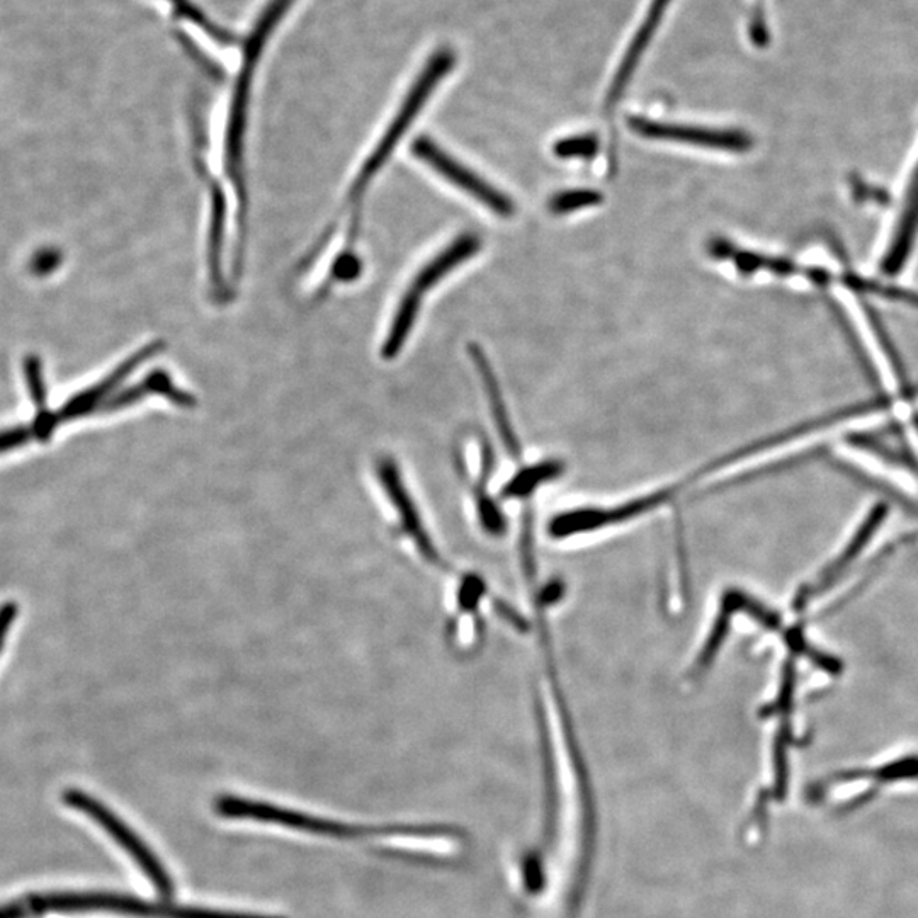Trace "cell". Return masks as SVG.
I'll return each mask as SVG.
<instances>
[{"instance_id": "cell-1", "label": "cell", "mask_w": 918, "mask_h": 918, "mask_svg": "<svg viewBox=\"0 0 918 918\" xmlns=\"http://www.w3.org/2000/svg\"><path fill=\"white\" fill-rule=\"evenodd\" d=\"M294 0H269L262 14L255 22L254 30L249 37L244 50V62L240 67L239 79H236L235 91L230 104L229 123H226L225 137V169L235 189L239 200L240 213V240L244 242L245 222H248V189H245V130H248L249 102H251L252 80L255 69L259 65L262 51L269 38L276 30V26L283 21L286 12L290 11Z\"/></svg>"}, {"instance_id": "cell-2", "label": "cell", "mask_w": 918, "mask_h": 918, "mask_svg": "<svg viewBox=\"0 0 918 918\" xmlns=\"http://www.w3.org/2000/svg\"><path fill=\"white\" fill-rule=\"evenodd\" d=\"M453 67L454 56L450 50L437 51L436 56L428 60L427 65L424 67L421 75H418L411 91H408L407 98L403 101L399 113L393 118L392 123L386 128L385 134H383L380 142H377L376 149L370 153L366 162L361 165L360 172H357L353 184H351V189H349L345 206L353 208L357 213L361 203H363L364 194H366L367 188L371 185V181L380 174L383 165L389 162L400 140L403 139V134L407 133L408 128H411L415 118L421 113L422 108H424L427 99L431 98L432 92L436 91L441 80L446 79L447 73L451 72Z\"/></svg>"}, {"instance_id": "cell-3", "label": "cell", "mask_w": 918, "mask_h": 918, "mask_svg": "<svg viewBox=\"0 0 918 918\" xmlns=\"http://www.w3.org/2000/svg\"><path fill=\"white\" fill-rule=\"evenodd\" d=\"M480 249H482V242L478 236L465 233V235L457 236L453 244L447 245L441 254L418 271L393 315L392 325L382 345L383 360L390 361L399 356L414 329L424 294L436 286L457 265L478 254Z\"/></svg>"}, {"instance_id": "cell-4", "label": "cell", "mask_w": 918, "mask_h": 918, "mask_svg": "<svg viewBox=\"0 0 918 918\" xmlns=\"http://www.w3.org/2000/svg\"><path fill=\"white\" fill-rule=\"evenodd\" d=\"M41 908L43 911H113V914L140 918H284L276 917V915L152 904V901L139 900V898L111 894L50 895V897L41 898Z\"/></svg>"}, {"instance_id": "cell-5", "label": "cell", "mask_w": 918, "mask_h": 918, "mask_svg": "<svg viewBox=\"0 0 918 918\" xmlns=\"http://www.w3.org/2000/svg\"><path fill=\"white\" fill-rule=\"evenodd\" d=\"M67 805L75 808L77 811L91 817L99 827L104 828L110 834L111 839L128 854L133 857L134 862L145 872L147 878L152 882L153 888L159 891L164 898H171L174 894V882L171 876L165 871L164 866L160 862L159 857L152 853L149 846L140 839L139 835L134 834L118 815H114L108 806L102 805L98 799L79 789H70L63 796Z\"/></svg>"}, {"instance_id": "cell-6", "label": "cell", "mask_w": 918, "mask_h": 918, "mask_svg": "<svg viewBox=\"0 0 918 918\" xmlns=\"http://www.w3.org/2000/svg\"><path fill=\"white\" fill-rule=\"evenodd\" d=\"M216 811L225 818L236 820H255L262 824L280 825L291 830L306 831V834L331 835L345 839L357 834L356 828L339 824V821L325 820V818L312 817V815L283 808V806L271 805V803L254 801V799L235 798V796H222L216 801Z\"/></svg>"}, {"instance_id": "cell-7", "label": "cell", "mask_w": 918, "mask_h": 918, "mask_svg": "<svg viewBox=\"0 0 918 918\" xmlns=\"http://www.w3.org/2000/svg\"><path fill=\"white\" fill-rule=\"evenodd\" d=\"M412 152H414V155L417 157L418 160H422L424 164L431 165L437 174L447 179L451 184L463 189L465 193L472 194L475 200L491 208V210L494 211L495 214H498V216H502V219H511L514 211H516V206L512 203L511 198L505 196V194L501 193L494 185L488 184L487 181H483L475 172L470 171L465 165L454 160L453 157L447 155V153L441 150L431 139L422 137V139L415 140L414 145H412Z\"/></svg>"}, {"instance_id": "cell-8", "label": "cell", "mask_w": 918, "mask_h": 918, "mask_svg": "<svg viewBox=\"0 0 918 918\" xmlns=\"http://www.w3.org/2000/svg\"><path fill=\"white\" fill-rule=\"evenodd\" d=\"M628 127L643 139L670 140V142L690 143V145L726 150V152H747L754 145L750 137L744 131L660 123V121L645 120V118H629Z\"/></svg>"}, {"instance_id": "cell-9", "label": "cell", "mask_w": 918, "mask_h": 918, "mask_svg": "<svg viewBox=\"0 0 918 918\" xmlns=\"http://www.w3.org/2000/svg\"><path fill=\"white\" fill-rule=\"evenodd\" d=\"M160 351H162V344H160V342L145 345V347L140 349L139 353L131 356L130 360L124 361L110 376L99 382L98 385L80 392L79 395L72 396L59 412H56L59 424L73 421V418L84 417V415L92 414V412H101L102 405L113 396L118 386H120L140 364L145 363L147 360L155 356Z\"/></svg>"}, {"instance_id": "cell-10", "label": "cell", "mask_w": 918, "mask_h": 918, "mask_svg": "<svg viewBox=\"0 0 918 918\" xmlns=\"http://www.w3.org/2000/svg\"><path fill=\"white\" fill-rule=\"evenodd\" d=\"M377 476H380V482H382L383 491L389 495L393 507L399 512L400 521H402L400 527L403 526V533L412 536V539L417 543L425 558L437 562L440 556H437L436 549L432 548L428 537L425 536L424 529H422L417 512L414 511V505H412L411 498H408L407 492H405V487L402 485L403 482L400 480L399 468H396L393 460H390V457L380 460V463H377Z\"/></svg>"}, {"instance_id": "cell-11", "label": "cell", "mask_w": 918, "mask_h": 918, "mask_svg": "<svg viewBox=\"0 0 918 918\" xmlns=\"http://www.w3.org/2000/svg\"><path fill=\"white\" fill-rule=\"evenodd\" d=\"M668 2H670V0H654V2H652V8L650 11H648V16L645 18V22H643L642 28H639L638 34H636L635 40H633L632 47H629L628 51H626L625 59H623L619 70H617L616 75H614L609 94H607V105H609V108H614V105L617 104V101H619V99L623 98V94H625L626 85L629 84V80H632L633 73H635L636 67H638L639 60H642L646 47H648L652 38H654L655 31H657L658 24H660L662 16H664L665 9H667Z\"/></svg>"}, {"instance_id": "cell-12", "label": "cell", "mask_w": 918, "mask_h": 918, "mask_svg": "<svg viewBox=\"0 0 918 918\" xmlns=\"http://www.w3.org/2000/svg\"><path fill=\"white\" fill-rule=\"evenodd\" d=\"M885 505H878V507L872 508L871 514H869L868 519H866V523H864L862 526H860V529L857 531L853 543L847 545V548L844 549V553L839 556V558L831 562L830 565L821 572L818 584L814 585V587H809L808 591L799 592V596L796 597L795 603L798 609H803L808 601H811L815 596L821 594V591H824L825 587H828V585L835 581V577H837L840 572L846 571V566L849 565V563L853 562L857 555H859L860 548L869 542V536L878 529V526L881 524V521L885 519Z\"/></svg>"}, {"instance_id": "cell-13", "label": "cell", "mask_w": 918, "mask_h": 918, "mask_svg": "<svg viewBox=\"0 0 918 918\" xmlns=\"http://www.w3.org/2000/svg\"><path fill=\"white\" fill-rule=\"evenodd\" d=\"M468 353L472 354L473 363H475L483 385H485V390H487L492 412H494V418L495 422H497V427L498 431H501L505 447H507L512 456H517V454H519V444H517L514 431H512L511 421H508L507 411H505L504 399H502L501 386H498L497 376H495L494 370H492L491 361H488L487 354H485V351H483L478 344H470Z\"/></svg>"}, {"instance_id": "cell-14", "label": "cell", "mask_w": 918, "mask_h": 918, "mask_svg": "<svg viewBox=\"0 0 918 918\" xmlns=\"http://www.w3.org/2000/svg\"><path fill=\"white\" fill-rule=\"evenodd\" d=\"M603 201V194L599 191H594V189H572V191L555 194L549 200L548 208L552 213L565 214L582 210V208L597 206Z\"/></svg>"}, {"instance_id": "cell-15", "label": "cell", "mask_w": 918, "mask_h": 918, "mask_svg": "<svg viewBox=\"0 0 918 918\" xmlns=\"http://www.w3.org/2000/svg\"><path fill=\"white\" fill-rule=\"evenodd\" d=\"M553 152L559 159H594L599 152V139L596 134H581L558 140Z\"/></svg>"}, {"instance_id": "cell-16", "label": "cell", "mask_w": 918, "mask_h": 918, "mask_svg": "<svg viewBox=\"0 0 918 918\" xmlns=\"http://www.w3.org/2000/svg\"><path fill=\"white\" fill-rule=\"evenodd\" d=\"M34 436L31 427H14L9 431H0V453L22 446Z\"/></svg>"}, {"instance_id": "cell-17", "label": "cell", "mask_w": 918, "mask_h": 918, "mask_svg": "<svg viewBox=\"0 0 918 918\" xmlns=\"http://www.w3.org/2000/svg\"><path fill=\"white\" fill-rule=\"evenodd\" d=\"M360 261L354 259L351 254H344L341 259H339L337 264H335L334 276L341 281H349L356 278L357 274H360Z\"/></svg>"}, {"instance_id": "cell-18", "label": "cell", "mask_w": 918, "mask_h": 918, "mask_svg": "<svg viewBox=\"0 0 918 918\" xmlns=\"http://www.w3.org/2000/svg\"><path fill=\"white\" fill-rule=\"evenodd\" d=\"M16 616H18L16 604H4L0 607V650H2V645H4L12 625H14Z\"/></svg>"}, {"instance_id": "cell-19", "label": "cell", "mask_w": 918, "mask_h": 918, "mask_svg": "<svg viewBox=\"0 0 918 918\" xmlns=\"http://www.w3.org/2000/svg\"><path fill=\"white\" fill-rule=\"evenodd\" d=\"M708 252L712 258L715 259H732L734 255L735 248L734 244H730L728 240L725 239H713L712 242L708 244Z\"/></svg>"}, {"instance_id": "cell-20", "label": "cell", "mask_w": 918, "mask_h": 918, "mask_svg": "<svg viewBox=\"0 0 918 918\" xmlns=\"http://www.w3.org/2000/svg\"><path fill=\"white\" fill-rule=\"evenodd\" d=\"M22 908L19 905L16 907L0 908V918H21Z\"/></svg>"}]
</instances>
